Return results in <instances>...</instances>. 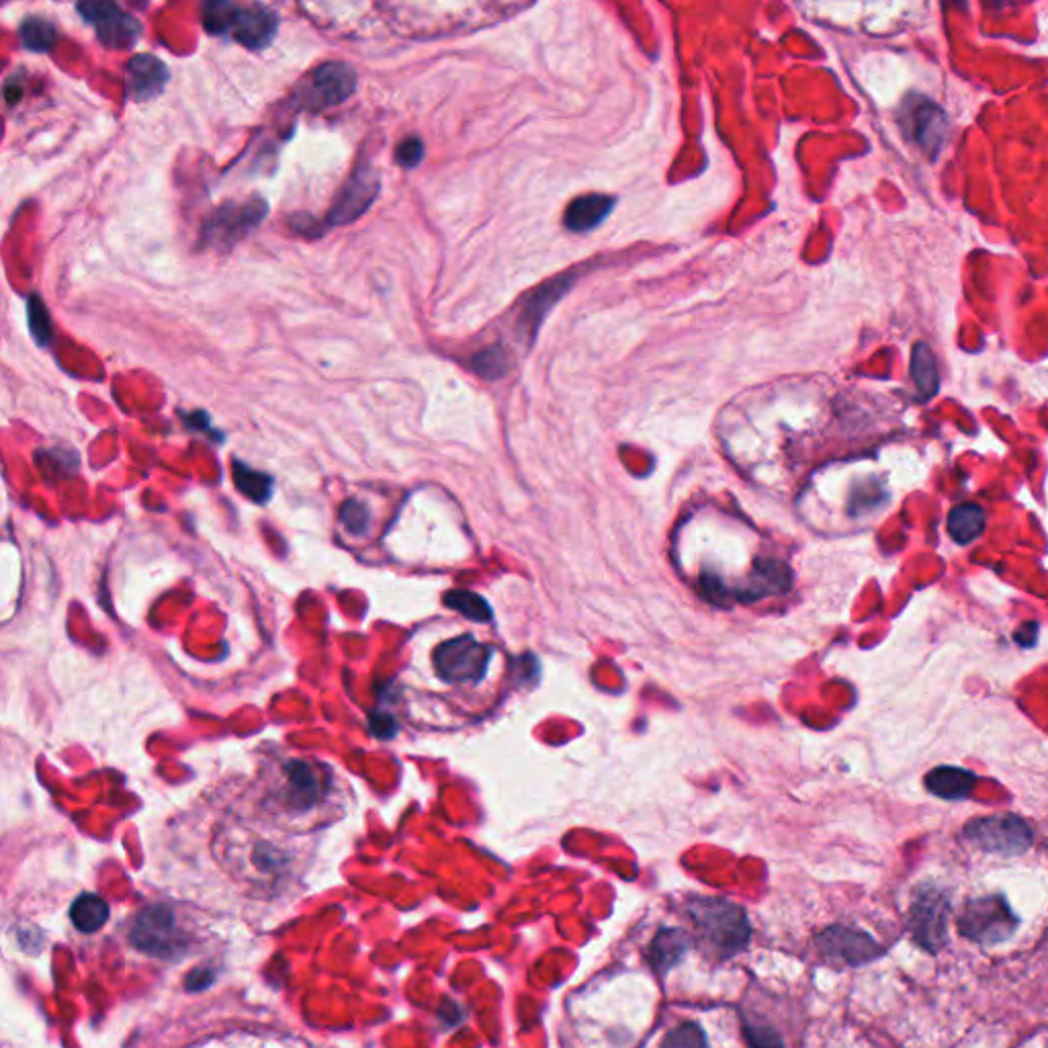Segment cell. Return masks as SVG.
I'll return each instance as SVG.
<instances>
[{
    "mask_svg": "<svg viewBox=\"0 0 1048 1048\" xmlns=\"http://www.w3.org/2000/svg\"><path fill=\"white\" fill-rule=\"evenodd\" d=\"M342 801L344 791L332 770L301 756H279L267 764L252 793L258 819L293 834L316 832L340 817Z\"/></svg>",
    "mask_w": 1048,
    "mask_h": 1048,
    "instance_id": "6da1fadb",
    "label": "cell"
},
{
    "mask_svg": "<svg viewBox=\"0 0 1048 1048\" xmlns=\"http://www.w3.org/2000/svg\"><path fill=\"white\" fill-rule=\"evenodd\" d=\"M283 834V829H279L275 836H262L258 821L256 825L246 823V819L228 823L220 834L224 838L220 850H224V860L234 877L258 885H277L293 877L299 850Z\"/></svg>",
    "mask_w": 1048,
    "mask_h": 1048,
    "instance_id": "7a4b0ae2",
    "label": "cell"
},
{
    "mask_svg": "<svg viewBox=\"0 0 1048 1048\" xmlns=\"http://www.w3.org/2000/svg\"><path fill=\"white\" fill-rule=\"evenodd\" d=\"M688 913L698 936L719 958H729L748 946L752 930L741 905L727 899H694Z\"/></svg>",
    "mask_w": 1048,
    "mask_h": 1048,
    "instance_id": "3957f363",
    "label": "cell"
},
{
    "mask_svg": "<svg viewBox=\"0 0 1048 1048\" xmlns=\"http://www.w3.org/2000/svg\"><path fill=\"white\" fill-rule=\"evenodd\" d=\"M492 660V647L475 641L471 635H463L434 651V668L439 676L449 684H477L486 676L488 664Z\"/></svg>",
    "mask_w": 1048,
    "mask_h": 1048,
    "instance_id": "277c9868",
    "label": "cell"
},
{
    "mask_svg": "<svg viewBox=\"0 0 1048 1048\" xmlns=\"http://www.w3.org/2000/svg\"><path fill=\"white\" fill-rule=\"evenodd\" d=\"M965 836L971 844L985 852L1003 856H1016L1030 848L1032 829L1030 825L1014 815H995L977 819L967 825Z\"/></svg>",
    "mask_w": 1048,
    "mask_h": 1048,
    "instance_id": "5b68a950",
    "label": "cell"
},
{
    "mask_svg": "<svg viewBox=\"0 0 1048 1048\" xmlns=\"http://www.w3.org/2000/svg\"><path fill=\"white\" fill-rule=\"evenodd\" d=\"M1018 920L1010 905L999 897L975 899L960 917V930L979 944H997L1014 934Z\"/></svg>",
    "mask_w": 1048,
    "mask_h": 1048,
    "instance_id": "8992f818",
    "label": "cell"
},
{
    "mask_svg": "<svg viewBox=\"0 0 1048 1048\" xmlns=\"http://www.w3.org/2000/svg\"><path fill=\"white\" fill-rule=\"evenodd\" d=\"M267 211L269 207L262 199H252L244 205L228 203L211 215V220L203 228V240L211 246H232L258 228L267 217Z\"/></svg>",
    "mask_w": 1048,
    "mask_h": 1048,
    "instance_id": "52a82bcc",
    "label": "cell"
},
{
    "mask_svg": "<svg viewBox=\"0 0 1048 1048\" xmlns=\"http://www.w3.org/2000/svg\"><path fill=\"white\" fill-rule=\"evenodd\" d=\"M131 940L142 952L154 956H168L179 952L183 946V930L174 915L164 905H152L142 915H138L134 934Z\"/></svg>",
    "mask_w": 1048,
    "mask_h": 1048,
    "instance_id": "ba28073f",
    "label": "cell"
},
{
    "mask_svg": "<svg viewBox=\"0 0 1048 1048\" xmlns=\"http://www.w3.org/2000/svg\"><path fill=\"white\" fill-rule=\"evenodd\" d=\"M84 19L97 27L99 39L109 48L125 50L140 37V23L119 11L113 0H78Z\"/></svg>",
    "mask_w": 1048,
    "mask_h": 1048,
    "instance_id": "9c48e42d",
    "label": "cell"
},
{
    "mask_svg": "<svg viewBox=\"0 0 1048 1048\" xmlns=\"http://www.w3.org/2000/svg\"><path fill=\"white\" fill-rule=\"evenodd\" d=\"M901 125L905 129V136L930 156H936L946 140L948 123L942 109L924 97L907 101L901 115Z\"/></svg>",
    "mask_w": 1048,
    "mask_h": 1048,
    "instance_id": "30bf717a",
    "label": "cell"
},
{
    "mask_svg": "<svg viewBox=\"0 0 1048 1048\" xmlns=\"http://www.w3.org/2000/svg\"><path fill=\"white\" fill-rule=\"evenodd\" d=\"M377 195H379L377 172L367 166H359L353 177L344 183L338 197L334 199V205L328 213L330 226L353 224L373 205Z\"/></svg>",
    "mask_w": 1048,
    "mask_h": 1048,
    "instance_id": "8fae6325",
    "label": "cell"
},
{
    "mask_svg": "<svg viewBox=\"0 0 1048 1048\" xmlns=\"http://www.w3.org/2000/svg\"><path fill=\"white\" fill-rule=\"evenodd\" d=\"M817 944L827 958L852 967L864 965L881 954L879 944L868 934L844 926L827 928L817 936Z\"/></svg>",
    "mask_w": 1048,
    "mask_h": 1048,
    "instance_id": "7c38bea8",
    "label": "cell"
},
{
    "mask_svg": "<svg viewBox=\"0 0 1048 1048\" xmlns=\"http://www.w3.org/2000/svg\"><path fill=\"white\" fill-rule=\"evenodd\" d=\"M357 89V74L344 62H328L312 72L308 99L312 107H332L351 97Z\"/></svg>",
    "mask_w": 1048,
    "mask_h": 1048,
    "instance_id": "4fadbf2b",
    "label": "cell"
},
{
    "mask_svg": "<svg viewBox=\"0 0 1048 1048\" xmlns=\"http://www.w3.org/2000/svg\"><path fill=\"white\" fill-rule=\"evenodd\" d=\"M948 901L938 891L920 893L911 909V928L915 938L928 948H938L946 938Z\"/></svg>",
    "mask_w": 1048,
    "mask_h": 1048,
    "instance_id": "5bb4252c",
    "label": "cell"
},
{
    "mask_svg": "<svg viewBox=\"0 0 1048 1048\" xmlns=\"http://www.w3.org/2000/svg\"><path fill=\"white\" fill-rule=\"evenodd\" d=\"M572 281H574V275L555 277L549 283H545L539 289H535L531 293V297L524 301L522 310H520V316H518V328L522 330L524 338H527L529 342L535 340V334H537L539 326L543 324L547 312L553 308V303L559 301L561 295L567 289H570Z\"/></svg>",
    "mask_w": 1048,
    "mask_h": 1048,
    "instance_id": "9a60e30c",
    "label": "cell"
},
{
    "mask_svg": "<svg viewBox=\"0 0 1048 1048\" xmlns=\"http://www.w3.org/2000/svg\"><path fill=\"white\" fill-rule=\"evenodd\" d=\"M166 80V64L150 54H138L127 62V95L134 101L158 97L164 91Z\"/></svg>",
    "mask_w": 1048,
    "mask_h": 1048,
    "instance_id": "2e32d148",
    "label": "cell"
},
{
    "mask_svg": "<svg viewBox=\"0 0 1048 1048\" xmlns=\"http://www.w3.org/2000/svg\"><path fill=\"white\" fill-rule=\"evenodd\" d=\"M277 33V17L265 7H240L232 35L248 50L267 48Z\"/></svg>",
    "mask_w": 1048,
    "mask_h": 1048,
    "instance_id": "e0dca14e",
    "label": "cell"
},
{
    "mask_svg": "<svg viewBox=\"0 0 1048 1048\" xmlns=\"http://www.w3.org/2000/svg\"><path fill=\"white\" fill-rule=\"evenodd\" d=\"M789 588H791L789 567L776 559H764L756 565L750 586L746 590H739L735 598L741 602H752L758 598H766L770 594L786 592Z\"/></svg>",
    "mask_w": 1048,
    "mask_h": 1048,
    "instance_id": "ac0fdd59",
    "label": "cell"
},
{
    "mask_svg": "<svg viewBox=\"0 0 1048 1048\" xmlns=\"http://www.w3.org/2000/svg\"><path fill=\"white\" fill-rule=\"evenodd\" d=\"M615 201L606 195H586L570 203L565 209L563 224L572 232H588L602 224L608 213L613 211Z\"/></svg>",
    "mask_w": 1048,
    "mask_h": 1048,
    "instance_id": "d6986e66",
    "label": "cell"
},
{
    "mask_svg": "<svg viewBox=\"0 0 1048 1048\" xmlns=\"http://www.w3.org/2000/svg\"><path fill=\"white\" fill-rule=\"evenodd\" d=\"M690 946H692V940L688 938L686 932L678 928H666L651 942L647 958L655 971L666 975L670 969H674L680 963L684 954L690 950Z\"/></svg>",
    "mask_w": 1048,
    "mask_h": 1048,
    "instance_id": "ffe728a7",
    "label": "cell"
},
{
    "mask_svg": "<svg viewBox=\"0 0 1048 1048\" xmlns=\"http://www.w3.org/2000/svg\"><path fill=\"white\" fill-rule=\"evenodd\" d=\"M975 782H977V776L973 772L963 770V768H948V766L932 770L926 778L930 793L946 801H963L971 797L975 789Z\"/></svg>",
    "mask_w": 1048,
    "mask_h": 1048,
    "instance_id": "44dd1931",
    "label": "cell"
},
{
    "mask_svg": "<svg viewBox=\"0 0 1048 1048\" xmlns=\"http://www.w3.org/2000/svg\"><path fill=\"white\" fill-rule=\"evenodd\" d=\"M985 512L977 504H960L950 510L948 514V535L958 545H969L975 539H979L985 531Z\"/></svg>",
    "mask_w": 1048,
    "mask_h": 1048,
    "instance_id": "7402d4cb",
    "label": "cell"
},
{
    "mask_svg": "<svg viewBox=\"0 0 1048 1048\" xmlns=\"http://www.w3.org/2000/svg\"><path fill=\"white\" fill-rule=\"evenodd\" d=\"M70 920L78 932L95 934L109 920V905L95 893H84L72 903Z\"/></svg>",
    "mask_w": 1048,
    "mask_h": 1048,
    "instance_id": "603a6c76",
    "label": "cell"
},
{
    "mask_svg": "<svg viewBox=\"0 0 1048 1048\" xmlns=\"http://www.w3.org/2000/svg\"><path fill=\"white\" fill-rule=\"evenodd\" d=\"M232 475H234V484H236L238 492L244 494L246 498H250L254 504H267L271 500L273 490H275V482H273V477L269 473L256 471L250 465L234 459Z\"/></svg>",
    "mask_w": 1048,
    "mask_h": 1048,
    "instance_id": "cb8c5ba5",
    "label": "cell"
},
{
    "mask_svg": "<svg viewBox=\"0 0 1048 1048\" xmlns=\"http://www.w3.org/2000/svg\"><path fill=\"white\" fill-rule=\"evenodd\" d=\"M911 379L920 391L922 400L932 398L938 391V367L928 344H915L911 355Z\"/></svg>",
    "mask_w": 1048,
    "mask_h": 1048,
    "instance_id": "d4e9b609",
    "label": "cell"
},
{
    "mask_svg": "<svg viewBox=\"0 0 1048 1048\" xmlns=\"http://www.w3.org/2000/svg\"><path fill=\"white\" fill-rule=\"evenodd\" d=\"M445 604L453 610H457V613H461L463 617H467L469 621H475V623H488L492 621V608L490 604L486 602V598H482L475 592H469V590H451L449 594H445Z\"/></svg>",
    "mask_w": 1048,
    "mask_h": 1048,
    "instance_id": "484cf974",
    "label": "cell"
},
{
    "mask_svg": "<svg viewBox=\"0 0 1048 1048\" xmlns=\"http://www.w3.org/2000/svg\"><path fill=\"white\" fill-rule=\"evenodd\" d=\"M471 369L479 377L494 381V379H500V377L508 375V371L512 369V359H510L506 348H502L500 344H494V346L484 348L482 353H477L471 359Z\"/></svg>",
    "mask_w": 1048,
    "mask_h": 1048,
    "instance_id": "4316f807",
    "label": "cell"
},
{
    "mask_svg": "<svg viewBox=\"0 0 1048 1048\" xmlns=\"http://www.w3.org/2000/svg\"><path fill=\"white\" fill-rule=\"evenodd\" d=\"M240 7L232 0H205L203 5V25L213 35H224L232 31Z\"/></svg>",
    "mask_w": 1048,
    "mask_h": 1048,
    "instance_id": "83f0119b",
    "label": "cell"
},
{
    "mask_svg": "<svg viewBox=\"0 0 1048 1048\" xmlns=\"http://www.w3.org/2000/svg\"><path fill=\"white\" fill-rule=\"evenodd\" d=\"M27 322H29L31 336L39 346H48L52 342L54 338L52 318L39 295H31L27 301Z\"/></svg>",
    "mask_w": 1048,
    "mask_h": 1048,
    "instance_id": "f1b7e54d",
    "label": "cell"
},
{
    "mask_svg": "<svg viewBox=\"0 0 1048 1048\" xmlns=\"http://www.w3.org/2000/svg\"><path fill=\"white\" fill-rule=\"evenodd\" d=\"M56 29L43 19H27L21 25V39L31 52H50L56 43Z\"/></svg>",
    "mask_w": 1048,
    "mask_h": 1048,
    "instance_id": "f546056e",
    "label": "cell"
},
{
    "mask_svg": "<svg viewBox=\"0 0 1048 1048\" xmlns=\"http://www.w3.org/2000/svg\"><path fill=\"white\" fill-rule=\"evenodd\" d=\"M340 520L348 533L359 537V535H365L371 527V510L365 502L346 500L340 510Z\"/></svg>",
    "mask_w": 1048,
    "mask_h": 1048,
    "instance_id": "4dcf8cb0",
    "label": "cell"
},
{
    "mask_svg": "<svg viewBox=\"0 0 1048 1048\" xmlns=\"http://www.w3.org/2000/svg\"><path fill=\"white\" fill-rule=\"evenodd\" d=\"M72 455H74V453L64 451L62 457H60V461H58V459H56V457H58L56 449H50V451L37 453V455H35V461H37L39 469H41L43 473H46L48 479H56V477H64V475H70L72 471H76L78 461L68 463V457H72Z\"/></svg>",
    "mask_w": 1048,
    "mask_h": 1048,
    "instance_id": "1f68e13d",
    "label": "cell"
},
{
    "mask_svg": "<svg viewBox=\"0 0 1048 1048\" xmlns=\"http://www.w3.org/2000/svg\"><path fill=\"white\" fill-rule=\"evenodd\" d=\"M707 1038L696 1024H684L670 1032L664 1040V1046H705Z\"/></svg>",
    "mask_w": 1048,
    "mask_h": 1048,
    "instance_id": "d6a6232c",
    "label": "cell"
},
{
    "mask_svg": "<svg viewBox=\"0 0 1048 1048\" xmlns=\"http://www.w3.org/2000/svg\"><path fill=\"white\" fill-rule=\"evenodd\" d=\"M424 158V144L418 140V138H408L404 140L398 150H396V160L400 166L404 168H414L422 162Z\"/></svg>",
    "mask_w": 1048,
    "mask_h": 1048,
    "instance_id": "836d02e7",
    "label": "cell"
},
{
    "mask_svg": "<svg viewBox=\"0 0 1048 1048\" xmlns=\"http://www.w3.org/2000/svg\"><path fill=\"white\" fill-rule=\"evenodd\" d=\"M746 1038L754 1046H776V1044H782V1040L772 1030H762V1028H758V1030L746 1028Z\"/></svg>",
    "mask_w": 1048,
    "mask_h": 1048,
    "instance_id": "e575fe53",
    "label": "cell"
},
{
    "mask_svg": "<svg viewBox=\"0 0 1048 1048\" xmlns=\"http://www.w3.org/2000/svg\"><path fill=\"white\" fill-rule=\"evenodd\" d=\"M183 416V422L187 428L191 430H199V432H211V422H209V416L201 410H195L191 414H181Z\"/></svg>",
    "mask_w": 1048,
    "mask_h": 1048,
    "instance_id": "d590c367",
    "label": "cell"
}]
</instances>
